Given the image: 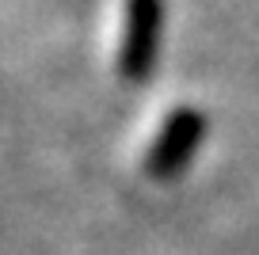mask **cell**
Listing matches in <instances>:
<instances>
[{
	"label": "cell",
	"mask_w": 259,
	"mask_h": 255,
	"mask_svg": "<svg viewBox=\"0 0 259 255\" xmlns=\"http://www.w3.org/2000/svg\"><path fill=\"white\" fill-rule=\"evenodd\" d=\"M206 130V118L194 111H179L176 118H171V126L160 134V141L153 145V156H149V172H156V176H171L179 164H183L187 156H191L194 141L202 137Z\"/></svg>",
	"instance_id": "cell-2"
},
{
	"label": "cell",
	"mask_w": 259,
	"mask_h": 255,
	"mask_svg": "<svg viewBox=\"0 0 259 255\" xmlns=\"http://www.w3.org/2000/svg\"><path fill=\"white\" fill-rule=\"evenodd\" d=\"M160 38V0H126V23H122L118 69L126 80H141L156 57Z\"/></svg>",
	"instance_id": "cell-1"
}]
</instances>
